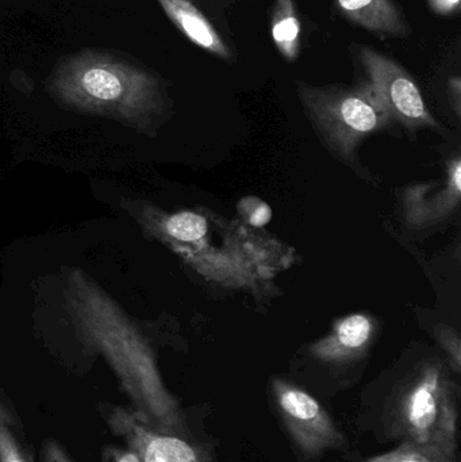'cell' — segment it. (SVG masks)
Returning <instances> with one entry per match:
<instances>
[{"instance_id":"obj_6","label":"cell","mask_w":461,"mask_h":462,"mask_svg":"<svg viewBox=\"0 0 461 462\" xmlns=\"http://www.w3.org/2000/svg\"><path fill=\"white\" fill-rule=\"evenodd\" d=\"M171 23L198 48L227 64L240 56L230 14L244 0H156Z\"/></svg>"},{"instance_id":"obj_9","label":"cell","mask_w":461,"mask_h":462,"mask_svg":"<svg viewBox=\"0 0 461 462\" xmlns=\"http://www.w3.org/2000/svg\"><path fill=\"white\" fill-rule=\"evenodd\" d=\"M349 23L381 40L410 37L413 29L397 0H335Z\"/></svg>"},{"instance_id":"obj_8","label":"cell","mask_w":461,"mask_h":462,"mask_svg":"<svg viewBox=\"0 0 461 462\" xmlns=\"http://www.w3.org/2000/svg\"><path fill=\"white\" fill-rule=\"evenodd\" d=\"M99 412L111 433L132 448L141 462H210L199 445L186 436L153 428L133 409L100 404Z\"/></svg>"},{"instance_id":"obj_11","label":"cell","mask_w":461,"mask_h":462,"mask_svg":"<svg viewBox=\"0 0 461 462\" xmlns=\"http://www.w3.org/2000/svg\"><path fill=\"white\" fill-rule=\"evenodd\" d=\"M271 35L281 56L295 62L302 49V23L295 0H275L271 8Z\"/></svg>"},{"instance_id":"obj_14","label":"cell","mask_w":461,"mask_h":462,"mask_svg":"<svg viewBox=\"0 0 461 462\" xmlns=\"http://www.w3.org/2000/svg\"><path fill=\"white\" fill-rule=\"evenodd\" d=\"M438 341L441 342L444 349L448 353L449 358H451L452 368L459 374L461 365L459 337L452 330H441Z\"/></svg>"},{"instance_id":"obj_10","label":"cell","mask_w":461,"mask_h":462,"mask_svg":"<svg viewBox=\"0 0 461 462\" xmlns=\"http://www.w3.org/2000/svg\"><path fill=\"white\" fill-rule=\"evenodd\" d=\"M373 334L375 325L368 315H349L336 323L329 336L311 345L310 353L322 363H348L364 355Z\"/></svg>"},{"instance_id":"obj_3","label":"cell","mask_w":461,"mask_h":462,"mask_svg":"<svg viewBox=\"0 0 461 462\" xmlns=\"http://www.w3.org/2000/svg\"><path fill=\"white\" fill-rule=\"evenodd\" d=\"M297 89L300 103L322 140L346 159L355 156L365 138L383 132L394 122L367 81L354 86H313L298 80Z\"/></svg>"},{"instance_id":"obj_1","label":"cell","mask_w":461,"mask_h":462,"mask_svg":"<svg viewBox=\"0 0 461 462\" xmlns=\"http://www.w3.org/2000/svg\"><path fill=\"white\" fill-rule=\"evenodd\" d=\"M65 300L81 341L105 357L133 410L153 428L186 436L183 411L165 388L151 347L124 310L78 268L68 271Z\"/></svg>"},{"instance_id":"obj_2","label":"cell","mask_w":461,"mask_h":462,"mask_svg":"<svg viewBox=\"0 0 461 462\" xmlns=\"http://www.w3.org/2000/svg\"><path fill=\"white\" fill-rule=\"evenodd\" d=\"M46 89L67 110L113 119L149 135L172 107L167 81L159 73L108 49H80L61 57Z\"/></svg>"},{"instance_id":"obj_17","label":"cell","mask_w":461,"mask_h":462,"mask_svg":"<svg viewBox=\"0 0 461 462\" xmlns=\"http://www.w3.org/2000/svg\"><path fill=\"white\" fill-rule=\"evenodd\" d=\"M428 7L436 15L455 16L460 13L461 0H427Z\"/></svg>"},{"instance_id":"obj_18","label":"cell","mask_w":461,"mask_h":462,"mask_svg":"<svg viewBox=\"0 0 461 462\" xmlns=\"http://www.w3.org/2000/svg\"><path fill=\"white\" fill-rule=\"evenodd\" d=\"M11 425L15 428L16 420L14 411H11L10 406L0 398V426Z\"/></svg>"},{"instance_id":"obj_12","label":"cell","mask_w":461,"mask_h":462,"mask_svg":"<svg viewBox=\"0 0 461 462\" xmlns=\"http://www.w3.org/2000/svg\"><path fill=\"white\" fill-rule=\"evenodd\" d=\"M365 462H455V458L448 457L433 448L403 441L397 449L383 455L373 456Z\"/></svg>"},{"instance_id":"obj_4","label":"cell","mask_w":461,"mask_h":462,"mask_svg":"<svg viewBox=\"0 0 461 462\" xmlns=\"http://www.w3.org/2000/svg\"><path fill=\"white\" fill-rule=\"evenodd\" d=\"M457 395L443 364H428L403 390L397 410L405 441L438 449L451 458L457 450Z\"/></svg>"},{"instance_id":"obj_13","label":"cell","mask_w":461,"mask_h":462,"mask_svg":"<svg viewBox=\"0 0 461 462\" xmlns=\"http://www.w3.org/2000/svg\"><path fill=\"white\" fill-rule=\"evenodd\" d=\"M0 462H32V455L19 442L14 426H0Z\"/></svg>"},{"instance_id":"obj_16","label":"cell","mask_w":461,"mask_h":462,"mask_svg":"<svg viewBox=\"0 0 461 462\" xmlns=\"http://www.w3.org/2000/svg\"><path fill=\"white\" fill-rule=\"evenodd\" d=\"M100 462H141L137 453L132 448L106 447L102 450Z\"/></svg>"},{"instance_id":"obj_5","label":"cell","mask_w":461,"mask_h":462,"mask_svg":"<svg viewBox=\"0 0 461 462\" xmlns=\"http://www.w3.org/2000/svg\"><path fill=\"white\" fill-rule=\"evenodd\" d=\"M349 51L356 67L362 70L363 80L373 87L392 121L411 132L438 129L421 88L401 62L363 43H352Z\"/></svg>"},{"instance_id":"obj_7","label":"cell","mask_w":461,"mask_h":462,"mask_svg":"<svg viewBox=\"0 0 461 462\" xmlns=\"http://www.w3.org/2000/svg\"><path fill=\"white\" fill-rule=\"evenodd\" d=\"M272 393L279 414L300 452L313 457L346 445L335 420L310 393L281 379L273 380Z\"/></svg>"},{"instance_id":"obj_15","label":"cell","mask_w":461,"mask_h":462,"mask_svg":"<svg viewBox=\"0 0 461 462\" xmlns=\"http://www.w3.org/2000/svg\"><path fill=\"white\" fill-rule=\"evenodd\" d=\"M41 462H73V460L59 441L46 439L41 447Z\"/></svg>"}]
</instances>
